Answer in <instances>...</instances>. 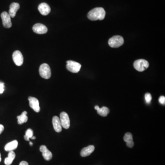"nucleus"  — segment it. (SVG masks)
<instances>
[{"label":"nucleus","instance_id":"f8f14e48","mask_svg":"<svg viewBox=\"0 0 165 165\" xmlns=\"http://www.w3.org/2000/svg\"><path fill=\"white\" fill-rule=\"evenodd\" d=\"M38 10L42 15L46 16L49 14L51 12V7L46 3H42L39 5Z\"/></svg>","mask_w":165,"mask_h":165},{"label":"nucleus","instance_id":"5701e85b","mask_svg":"<svg viewBox=\"0 0 165 165\" xmlns=\"http://www.w3.org/2000/svg\"><path fill=\"white\" fill-rule=\"evenodd\" d=\"M159 102L161 104L164 105L165 104V97L164 96H160V98H159Z\"/></svg>","mask_w":165,"mask_h":165},{"label":"nucleus","instance_id":"4468645a","mask_svg":"<svg viewBox=\"0 0 165 165\" xmlns=\"http://www.w3.org/2000/svg\"><path fill=\"white\" fill-rule=\"evenodd\" d=\"M52 124L54 129L56 132H60L62 130V126L60 118L57 116H54L52 118Z\"/></svg>","mask_w":165,"mask_h":165},{"label":"nucleus","instance_id":"423d86ee","mask_svg":"<svg viewBox=\"0 0 165 165\" xmlns=\"http://www.w3.org/2000/svg\"><path fill=\"white\" fill-rule=\"evenodd\" d=\"M60 120L62 127L65 129H68L70 127V122L68 114L65 112H62L60 115Z\"/></svg>","mask_w":165,"mask_h":165},{"label":"nucleus","instance_id":"b1692460","mask_svg":"<svg viewBox=\"0 0 165 165\" xmlns=\"http://www.w3.org/2000/svg\"><path fill=\"white\" fill-rule=\"evenodd\" d=\"M4 91V83L0 82V94H2Z\"/></svg>","mask_w":165,"mask_h":165},{"label":"nucleus","instance_id":"20e7f679","mask_svg":"<svg viewBox=\"0 0 165 165\" xmlns=\"http://www.w3.org/2000/svg\"><path fill=\"white\" fill-rule=\"evenodd\" d=\"M39 73L40 76L44 79H49L51 77V70L49 65L43 63L40 65L39 68Z\"/></svg>","mask_w":165,"mask_h":165},{"label":"nucleus","instance_id":"2eb2a0df","mask_svg":"<svg viewBox=\"0 0 165 165\" xmlns=\"http://www.w3.org/2000/svg\"><path fill=\"white\" fill-rule=\"evenodd\" d=\"M94 150V147L93 145H89L87 147L83 148L81 150L80 155L82 157H86L90 155Z\"/></svg>","mask_w":165,"mask_h":165},{"label":"nucleus","instance_id":"bb28decb","mask_svg":"<svg viewBox=\"0 0 165 165\" xmlns=\"http://www.w3.org/2000/svg\"><path fill=\"white\" fill-rule=\"evenodd\" d=\"M33 143L32 142H29V145H30V146H32V145H33Z\"/></svg>","mask_w":165,"mask_h":165},{"label":"nucleus","instance_id":"6e6552de","mask_svg":"<svg viewBox=\"0 0 165 165\" xmlns=\"http://www.w3.org/2000/svg\"><path fill=\"white\" fill-rule=\"evenodd\" d=\"M13 59L14 63L17 66H21L24 63V57L20 51H16L13 53Z\"/></svg>","mask_w":165,"mask_h":165},{"label":"nucleus","instance_id":"dca6fc26","mask_svg":"<svg viewBox=\"0 0 165 165\" xmlns=\"http://www.w3.org/2000/svg\"><path fill=\"white\" fill-rule=\"evenodd\" d=\"M124 141L126 142L127 146L129 148H132L134 145L132 135L130 132H127L124 135Z\"/></svg>","mask_w":165,"mask_h":165},{"label":"nucleus","instance_id":"f03ea898","mask_svg":"<svg viewBox=\"0 0 165 165\" xmlns=\"http://www.w3.org/2000/svg\"><path fill=\"white\" fill-rule=\"evenodd\" d=\"M133 67L137 71L143 72L149 67V62L144 59H139L134 62Z\"/></svg>","mask_w":165,"mask_h":165},{"label":"nucleus","instance_id":"c85d7f7f","mask_svg":"<svg viewBox=\"0 0 165 165\" xmlns=\"http://www.w3.org/2000/svg\"><path fill=\"white\" fill-rule=\"evenodd\" d=\"M1 160H2V159H1V153H0V162H1Z\"/></svg>","mask_w":165,"mask_h":165},{"label":"nucleus","instance_id":"ddd939ff","mask_svg":"<svg viewBox=\"0 0 165 165\" xmlns=\"http://www.w3.org/2000/svg\"><path fill=\"white\" fill-rule=\"evenodd\" d=\"M19 8H20V5L18 3L13 2L10 5L8 14L11 17L13 18L15 17L17 12Z\"/></svg>","mask_w":165,"mask_h":165},{"label":"nucleus","instance_id":"f3484780","mask_svg":"<svg viewBox=\"0 0 165 165\" xmlns=\"http://www.w3.org/2000/svg\"><path fill=\"white\" fill-rule=\"evenodd\" d=\"M17 146H18V142L15 140L12 141L7 143L5 146V150L6 152H9L13 151L17 148Z\"/></svg>","mask_w":165,"mask_h":165},{"label":"nucleus","instance_id":"39448f33","mask_svg":"<svg viewBox=\"0 0 165 165\" xmlns=\"http://www.w3.org/2000/svg\"><path fill=\"white\" fill-rule=\"evenodd\" d=\"M67 69L73 73H77L80 71L81 65L77 62L73 61H68L67 62Z\"/></svg>","mask_w":165,"mask_h":165},{"label":"nucleus","instance_id":"393cba45","mask_svg":"<svg viewBox=\"0 0 165 165\" xmlns=\"http://www.w3.org/2000/svg\"><path fill=\"white\" fill-rule=\"evenodd\" d=\"M4 130V127L2 124H0V134Z\"/></svg>","mask_w":165,"mask_h":165},{"label":"nucleus","instance_id":"aec40b11","mask_svg":"<svg viewBox=\"0 0 165 165\" xmlns=\"http://www.w3.org/2000/svg\"><path fill=\"white\" fill-rule=\"evenodd\" d=\"M27 114V112L26 111H24L21 114V115L18 116L17 117V123L18 124L21 125V124L26 123L27 122L28 117Z\"/></svg>","mask_w":165,"mask_h":165},{"label":"nucleus","instance_id":"7ed1b4c3","mask_svg":"<svg viewBox=\"0 0 165 165\" xmlns=\"http://www.w3.org/2000/svg\"><path fill=\"white\" fill-rule=\"evenodd\" d=\"M124 43V39L121 36H114L109 39L108 44L112 48H118Z\"/></svg>","mask_w":165,"mask_h":165},{"label":"nucleus","instance_id":"4be33fe9","mask_svg":"<svg viewBox=\"0 0 165 165\" xmlns=\"http://www.w3.org/2000/svg\"><path fill=\"white\" fill-rule=\"evenodd\" d=\"M144 98H145V102H146V103L149 104L151 103L152 100V96L151 94L149 93H147L145 94V95H144Z\"/></svg>","mask_w":165,"mask_h":165},{"label":"nucleus","instance_id":"412c9836","mask_svg":"<svg viewBox=\"0 0 165 165\" xmlns=\"http://www.w3.org/2000/svg\"><path fill=\"white\" fill-rule=\"evenodd\" d=\"M33 136V130L31 129H29L26 131L25 135L24 136V139L25 140L29 141V139H31Z\"/></svg>","mask_w":165,"mask_h":165},{"label":"nucleus","instance_id":"f257e3e1","mask_svg":"<svg viewBox=\"0 0 165 165\" xmlns=\"http://www.w3.org/2000/svg\"><path fill=\"white\" fill-rule=\"evenodd\" d=\"M106 12L102 7H96L90 11L88 13V18L92 21L102 20L104 19Z\"/></svg>","mask_w":165,"mask_h":165},{"label":"nucleus","instance_id":"9b49d317","mask_svg":"<svg viewBox=\"0 0 165 165\" xmlns=\"http://www.w3.org/2000/svg\"><path fill=\"white\" fill-rule=\"evenodd\" d=\"M40 152L42 153L44 160L46 161H50L52 158V154L47 149V147L45 145H41L40 148Z\"/></svg>","mask_w":165,"mask_h":165},{"label":"nucleus","instance_id":"0eeeda50","mask_svg":"<svg viewBox=\"0 0 165 165\" xmlns=\"http://www.w3.org/2000/svg\"><path fill=\"white\" fill-rule=\"evenodd\" d=\"M1 17L3 26L6 28H11L12 26V23L11 22V17L9 14L6 12H4L1 14Z\"/></svg>","mask_w":165,"mask_h":165},{"label":"nucleus","instance_id":"6ab92c4d","mask_svg":"<svg viewBox=\"0 0 165 165\" xmlns=\"http://www.w3.org/2000/svg\"><path fill=\"white\" fill-rule=\"evenodd\" d=\"M16 155L14 152L13 151L9 152L8 153V156L5 158L4 161L5 164L10 165L13 163V161L15 158Z\"/></svg>","mask_w":165,"mask_h":165},{"label":"nucleus","instance_id":"cd10ccee","mask_svg":"<svg viewBox=\"0 0 165 165\" xmlns=\"http://www.w3.org/2000/svg\"><path fill=\"white\" fill-rule=\"evenodd\" d=\"M31 139H33V140H35V139H36V137H35V136H33V137H32V138H31Z\"/></svg>","mask_w":165,"mask_h":165},{"label":"nucleus","instance_id":"9d476101","mask_svg":"<svg viewBox=\"0 0 165 165\" xmlns=\"http://www.w3.org/2000/svg\"><path fill=\"white\" fill-rule=\"evenodd\" d=\"M33 30L35 33L38 34H44L48 31L47 28L41 24H36L34 25Z\"/></svg>","mask_w":165,"mask_h":165},{"label":"nucleus","instance_id":"a211bd4d","mask_svg":"<svg viewBox=\"0 0 165 165\" xmlns=\"http://www.w3.org/2000/svg\"><path fill=\"white\" fill-rule=\"evenodd\" d=\"M94 109L97 111L98 114L100 115L101 116L103 117L107 116V115L109 113V108H107V107H106V106H103L101 108L98 106H96L94 107Z\"/></svg>","mask_w":165,"mask_h":165},{"label":"nucleus","instance_id":"1a4fd4ad","mask_svg":"<svg viewBox=\"0 0 165 165\" xmlns=\"http://www.w3.org/2000/svg\"><path fill=\"white\" fill-rule=\"evenodd\" d=\"M29 101V106L34 110L36 113H39L40 108L39 106L38 100L34 97L29 96L28 98Z\"/></svg>","mask_w":165,"mask_h":165},{"label":"nucleus","instance_id":"a878e982","mask_svg":"<svg viewBox=\"0 0 165 165\" xmlns=\"http://www.w3.org/2000/svg\"><path fill=\"white\" fill-rule=\"evenodd\" d=\"M19 165H29L28 163L25 161H22L20 163Z\"/></svg>","mask_w":165,"mask_h":165}]
</instances>
